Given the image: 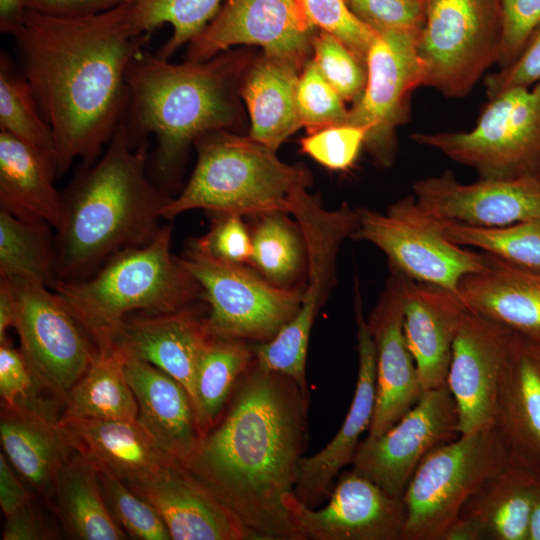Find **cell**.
<instances>
[{
    "instance_id": "1",
    "label": "cell",
    "mask_w": 540,
    "mask_h": 540,
    "mask_svg": "<svg viewBox=\"0 0 540 540\" xmlns=\"http://www.w3.org/2000/svg\"><path fill=\"white\" fill-rule=\"evenodd\" d=\"M12 37L53 132L57 177L76 159L94 163L124 117L127 70L149 40L135 25L131 2L77 18L26 10Z\"/></svg>"
},
{
    "instance_id": "2",
    "label": "cell",
    "mask_w": 540,
    "mask_h": 540,
    "mask_svg": "<svg viewBox=\"0 0 540 540\" xmlns=\"http://www.w3.org/2000/svg\"><path fill=\"white\" fill-rule=\"evenodd\" d=\"M309 396L256 359L185 465L254 535L303 540L288 510L306 434Z\"/></svg>"
},
{
    "instance_id": "3",
    "label": "cell",
    "mask_w": 540,
    "mask_h": 540,
    "mask_svg": "<svg viewBox=\"0 0 540 540\" xmlns=\"http://www.w3.org/2000/svg\"><path fill=\"white\" fill-rule=\"evenodd\" d=\"M147 147L133 143L122 119L100 158L82 164L62 192L57 281L86 279L117 252L157 235L171 197L148 178Z\"/></svg>"
},
{
    "instance_id": "4",
    "label": "cell",
    "mask_w": 540,
    "mask_h": 540,
    "mask_svg": "<svg viewBox=\"0 0 540 540\" xmlns=\"http://www.w3.org/2000/svg\"><path fill=\"white\" fill-rule=\"evenodd\" d=\"M254 58L244 48L182 64L145 50L134 57L126 74L129 97L123 121L135 145L155 136L153 167L161 181L176 175L199 137L244 126L239 89Z\"/></svg>"
},
{
    "instance_id": "5",
    "label": "cell",
    "mask_w": 540,
    "mask_h": 540,
    "mask_svg": "<svg viewBox=\"0 0 540 540\" xmlns=\"http://www.w3.org/2000/svg\"><path fill=\"white\" fill-rule=\"evenodd\" d=\"M171 236V226H161L149 243L117 252L90 277L58 280L51 288L98 351L115 346L132 312H173L201 297L199 284L171 252Z\"/></svg>"
},
{
    "instance_id": "6",
    "label": "cell",
    "mask_w": 540,
    "mask_h": 540,
    "mask_svg": "<svg viewBox=\"0 0 540 540\" xmlns=\"http://www.w3.org/2000/svg\"><path fill=\"white\" fill-rule=\"evenodd\" d=\"M197 161L182 191L170 198L162 218L202 209L209 213L257 216L289 213L291 196L312 183L301 164H287L276 151L250 136L219 130L204 134L193 145Z\"/></svg>"
},
{
    "instance_id": "7",
    "label": "cell",
    "mask_w": 540,
    "mask_h": 540,
    "mask_svg": "<svg viewBox=\"0 0 540 540\" xmlns=\"http://www.w3.org/2000/svg\"><path fill=\"white\" fill-rule=\"evenodd\" d=\"M509 462L496 421L434 448L421 461L403 493V540H442L466 501Z\"/></svg>"
},
{
    "instance_id": "8",
    "label": "cell",
    "mask_w": 540,
    "mask_h": 540,
    "mask_svg": "<svg viewBox=\"0 0 540 540\" xmlns=\"http://www.w3.org/2000/svg\"><path fill=\"white\" fill-rule=\"evenodd\" d=\"M488 100L470 130L416 132L411 139L472 168L479 178L540 177V81Z\"/></svg>"
},
{
    "instance_id": "9",
    "label": "cell",
    "mask_w": 540,
    "mask_h": 540,
    "mask_svg": "<svg viewBox=\"0 0 540 540\" xmlns=\"http://www.w3.org/2000/svg\"><path fill=\"white\" fill-rule=\"evenodd\" d=\"M423 4L417 39L423 86L448 98L465 97L498 62L499 0H423Z\"/></svg>"
},
{
    "instance_id": "10",
    "label": "cell",
    "mask_w": 540,
    "mask_h": 540,
    "mask_svg": "<svg viewBox=\"0 0 540 540\" xmlns=\"http://www.w3.org/2000/svg\"><path fill=\"white\" fill-rule=\"evenodd\" d=\"M180 260L209 305L206 322L211 335L267 342L301 306L303 284L277 286L253 268L210 256L194 239L188 242Z\"/></svg>"
},
{
    "instance_id": "11",
    "label": "cell",
    "mask_w": 540,
    "mask_h": 540,
    "mask_svg": "<svg viewBox=\"0 0 540 540\" xmlns=\"http://www.w3.org/2000/svg\"><path fill=\"white\" fill-rule=\"evenodd\" d=\"M358 221L353 239L367 241L387 257L390 270L416 282L455 293L461 280L481 271L484 252L457 245L443 233V221L425 213L413 194L392 203L384 213L356 208Z\"/></svg>"
},
{
    "instance_id": "12",
    "label": "cell",
    "mask_w": 540,
    "mask_h": 540,
    "mask_svg": "<svg viewBox=\"0 0 540 540\" xmlns=\"http://www.w3.org/2000/svg\"><path fill=\"white\" fill-rule=\"evenodd\" d=\"M6 278L15 296L14 328L21 352L40 386L64 400L99 351L50 287L33 280Z\"/></svg>"
},
{
    "instance_id": "13",
    "label": "cell",
    "mask_w": 540,
    "mask_h": 540,
    "mask_svg": "<svg viewBox=\"0 0 540 540\" xmlns=\"http://www.w3.org/2000/svg\"><path fill=\"white\" fill-rule=\"evenodd\" d=\"M415 32L378 34L367 59L362 96L349 108L346 124L365 130L364 147L373 161L390 167L397 153V129L410 117V100L423 86Z\"/></svg>"
},
{
    "instance_id": "14",
    "label": "cell",
    "mask_w": 540,
    "mask_h": 540,
    "mask_svg": "<svg viewBox=\"0 0 540 540\" xmlns=\"http://www.w3.org/2000/svg\"><path fill=\"white\" fill-rule=\"evenodd\" d=\"M458 426L457 407L447 384L424 391L388 430L360 441L352 470L402 498L424 457L456 439L460 435Z\"/></svg>"
},
{
    "instance_id": "15",
    "label": "cell",
    "mask_w": 540,
    "mask_h": 540,
    "mask_svg": "<svg viewBox=\"0 0 540 540\" xmlns=\"http://www.w3.org/2000/svg\"><path fill=\"white\" fill-rule=\"evenodd\" d=\"M316 29L296 0H225L189 44L187 61H205L235 45H257L263 53L298 67L312 57Z\"/></svg>"
},
{
    "instance_id": "16",
    "label": "cell",
    "mask_w": 540,
    "mask_h": 540,
    "mask_svg": "<svg viewBox=\"0 0 540 540\" xmlns=\"http://www.w3.org/2000/svg\"><path fill=\"white\" fill-rule=\"evenodd\" d=\"M513 331L468 309L454 337L446 384L455 401L459 433L496 421L501 373Z\"/></svg>"
},
{
    "instance_id": "17",
    "label": "cell",
    "mask_w": 540,
    "mask_h": 540,
    "mask_svg": "<svg viewBox=\"0 0 540 540\" xmlns=\"http://www.w3.org/2000/svg\"><path fill=\"white\" fill-rule=\"evenodd\" d=\"M288 510L303 540H403L402 498L353 470L339 478L323 507L309 508L293 494Z\"/></svg>"
},
{
    "instance_id": "18",
    "label": "cell",
    "mask_w": 540,
    "mask_h": 540,
    "mask_svg": "<svg viewBox=\"0 0 540 540\" xmlns=\"http://www.w3.org/2000/svg\"><path fill=\"white\" fill-rule=\"evenodd\" d=\"M412 194L425 213L444 222L491 228L540 218V177L461 183L445 170L415 181Z\"/></svg>"
},
{
    "instance_id": "19",
    "label": "cell",
    "mask_w": 540,
    "mask_h": 540,
    "mask_svg": "<svg viewBox=\"0 0 540 540\" xmlns=\"http://www.w3.org/2000/svg\"><path fill=\"white\" fill-rule=\"evenodd\" d=\"M124 483L154 507L173 540H255L235 514L180 462L172 461Z\"/></svg>"
},
{
    "instance_id": "20",
    "label": "cell",
    "mask_w": 540,
    "mask_h": 540,
    "mask_svg": "<svg viewBox=\"0 0 540 540\" xmlns=\"http://www.w3.org/2000/svg\"><path fill=\"white\" fill-rule=\"evenodd\" d=\"M358 373L352 403L332 440L319 452L302 457L294 495L309 508L328 499L339 471L352 463L360 437L372 422L376 403V352L355 284Z\"/></svg>"
},
{
    "instance_id": "21",
    "label": "cell",
    "mask_w": 540,
    "mask_h": 540,
    "mask_svg": "<svg viewBox=\"0 0 540 540\" xmlns=\"http://www.w3.org/2000/svg\"><path fill=\"white\" fill-rule=\"evenodd\" d=\"M390 273L367 319L376 352V403L368 437L388 430L424 392L403 331L399 277Z\"/></svg>"
},
{
    "instance_id": "22",
    "label": "cell",
    "mask_w": 540,
    "mask_h": 540,
    "mask_svg": "<svg viewBox=\"0 0 540 540\" xmlns=\"http://www.w3.org/2000/svg\"><path fill=\"white\" fill-rule=\"evenodd\" d=\"M395 273L400 284L403 331L420 383L424 391L440 387L446 384L454 337L467 308L451 291Z\"/></svg>"
},
{
    "instance_id": "23",
    "label": "cell",
    "mask_w": 540,
    "mask_h": 540,
    "mask_svg": "<svg viewBox=\"0 0 540 540\" xmlns=\"http://www.w3.org/2000/svg\"><path fill=\"white\" fill-rule=\"evenodd\" d=\"M289 213L297 222L306 246L307 281L301 306L287 323L294 330L310 335L317 313L335 280L336 260L341 243L352 238L357 209L343 203L334 210L325 209L319 198L298 189L289 202Z\"/></svg>"
},
{
    "instance_id": "24",
    "label": "cell",
    "mask_w": 540,
    "mask_h": 540,
    "mask_svg": "<svg viewBox=\"0 0 540 540\" xmlns=\"http://www.w3.org/2000/svg\"><path fill=\"white\" fill-rule=\"evenodd\" d=\"M496 422L510 462L540 473V345L514 331L499 382Z\"/></svg>"
},
{
    "instance_id": "25",
    "label": "cell",
    "mask_w": 540,
    "mask_h": 540,
    "mask_svg": "<svg viewBox=\"0 0 540 540\" xmlns=\"http://www.w3.org/2000/svg\"><path fill=\"white\" fill-rule=\"evenodd\" d=\"M121 350L138 423L165 454L187 465L202 437L188 391L164 371Z\"/></svg>"
},
{
    "instance_id": "26",
    "label": "cell",
    "mask_w": 540,
    "mask_h": 540,
    "mask_svg": "<svg viewBox=\"0 0 540 540\" xmlns=\"http://www.w3.org/2000/svg\"><path fill=\"white\" fill-rule=\"evenodd\" d=\"M210 337L206 316L189 305L168 313L128 316L115 345L176 379L193 402L197 365Z\"/></svg>"
},
{
    "instance_id": "27",
    "label": "cell",
    "mask_w": 540,
    "mask_h": 540,
    "mask_svg": "<svg viewBox=\"0 0 540 540\" xmlns=\"http://www.w3.org/2000/svg\"><path fill=\"white\" fill-rule=\"evenodd\" d=\"M485 253V252H484ZM485 267L458 287L464 306L540 345V273L486 253Z\"/></svg>"
},
{
    "instance_id": "28",
    "label": "cell",
    "mask_w": 540,
    "mask_h": 540,
    "mask_svg": "<svg viewBox=\"0 0 540 540\" xmlns=\"http://www.w3.org/2000/svg\"><path fill=\"white\" fill-rule=\"evenodd\" d=\"M59 424L75 451L124 482L176 461L158 447L137 420L59 418Z\"/></svg>"
},
{
    "instance_id": "29",
    "label": "cell",
    "mask_w": 540,
    "mask_h": 540,
    "mask_svg": "<svg viewBox=\"0 0 540 540\" xmlns=\"http://www.w3.org/2000/svg\"><path fill=\"white\" fill-rule=\"evenodd\" d=\"M302 68L262 53L243 74L240 97L250 118L249 136L277 152L302 127L297 93Z\"/></svg>"
},
{
    "instance_id": "30",
    "label": "cell",
    "mask_w": 540,
    "mask_h": 540,
    "mask_svg": "<svg viewBox=\"0 0 540 540\" xmlns=\"http://www.w3.org/2000/svg\"><path fill=\"white\" fill-rule=\"evenodd\" d=\"M0 438L13 468L34 489L51 497L57 473L74 451L59 418L29 407H4Z\"/></svg>"
},
{
    "instance_id": "31",
    "label": "cell",
    "mask_w": 540,
    "mask_h": 540,
    "mask_svg": "<svg viewBox=\"0 0 540 540\" xmlns=\"http://www.w3.org/2000/svg\"><path fill=\"white\" fill-rule=\"evenodd\" d=\"M55 177L53 161L0 131V209L56 229L62 218L63 197L54 186Z\"/></svg>"
},
{
    "instance_id": "32",
    "label": "cell",
    "mask_w": 540,
    "mask_h": 540,
    "mask_svg": "<svg viewBox=\"0 0 540 540\" xmlns=\"http://www.w3.org/2000/svg\"><path fill=\"white\" fill-rule=\"evenodd\" d=\"M540 473L509 462L466 501L459 517L483 540H528Z\"/></svg>"
},
{
    "instance_id": "33",
    "label": "cell",
    "mask_w": 540,
    "mask_h": 540,
    "mask_svg": "<svg viewBox=\"0 0 540 540\" xmlns=\"http://www.w3.org/2000/svg\"><path fill=\"white\" fill-rule=\"evenodd\" d=\"M52 496L68 534L80 540H122L126 533L112 515L95 464L73 451L59 469Z\"/></svg>"
},
{
    "instance_id": "34",
    "label": "cell",
    "mask_w": 540,
    "mask_h": 540,
    "mask_svg": "<svg viewBox=\"0 0 540 540\" xmlns=\"http://www.w3.org/2000/svg\"><path fill=\"white\" fill-rule=\"evenodd\" d=\"M64 403L60 418L137 420L138 405L126 377L121 348L115 345L99 351Z\"/></svg>"
},
{
    "instance_id": "35",
    "label": "cell",
    "mask_w": 540,
    "mask_h": 540,
    "mask_svg": "<svg viewBox=\"0 0 540 540\" xmlns=\"http://www.w3.org/2000/svg\"><path fill=\"white\" fill-rule=\"evenodd\" d=\"M254 358L245 340L211 335L197 365L193 394L202 436L221 417Z\"/></svg>"
},
{
    "instance_id": "36",
    "label": "cell",
    "mask_w": 540,
    "mask_h": 540,
    "mask_svg": "<svg viewBox=\"0 0 540 540\" xmlns=\"http://www.w3.org/2000/svg\"><path fill=\"white\" fill-rule=\"evenodd\" d=\"M286 212L257 216L250 229L249 264L269 282L281 287L299 285L307 269L306 246L302 232Z\"/></svg>"
},
{
    "instance_id": "37",
    "label": "cell",
    "mask_w": 540,
    "mask_h": 540,
    "mask_svg": "<svg viewBox=\"0 0 540 540\" xmlns=\"http://www.w3.org/2000/svg\"><path fill=\"white\" fill-rule=\"evenodd\" d=\"M49 226L20 219L0 209V276L54 286L56 249Z\"/></svg>"
},
{
    "instance_id": "38",
    "label": "cell",
    "mask_w": 540,
    "mask_h": 540,
    "mask_svg": "<svg viewBox=\"0 0 540 540\" xmlns=\"http://www.w3.org/2000/svg\"><path fill=\"white\" fill-rule=\"evenodd\" d=\"M0 131L30 145L56 166L52 129L24 74L5 51L0 54Z\"/></svg>"
},
{
    "instance_id": "39",
    "label": "cell",
    "mask_w": 540,
    "mask_h": 540,
    "mask_svg": "<svg viewBox=\"0 0 540 540\" xmlns=\"http://www.w3.org/2000/svg\"><path fill=\"white\" fill-rule=\"evenodd\" d=\"M443 233L457 245L479 248L508 264L540 273V218L491 228L443 221Z\"/></svg>"
},
{
    "instance_id": "40",
    "label": "cell",
    "mask_w": 540,
    "mask_h": 540,
    "mask_svg": "<svg viewBox=\"0 0 540 540\" xmlns=\"http://www.w3.org/2000/svg\"><path fill=\"white\" fill-rule=\"evenodd\" d=\"M225 0H130L136 27L142 33L152 32L164 23L172 26L171 37L155 55L169 60L176 51L189 44L213 20Z\"/></svg>"
},
{
    "instance_id": "41",
    "label": "cell",
    "mask_w": 540,
    "mask_h": 540,
    "mask_svg": "<svg viewBox=\"0 0 540 540\" xmlns=\"http://www.w3.org/2000/svg\"><path fill=\"white\" fill-rule=\"evenodd\" d=\"M96 468L105 501L127 534L141 540L171 539L164 521L150 503L110 470Z\"/></svg>"
},
{
    "instance_id": "42",
    "label": "cell",
    "mask_w": 540,
    "mask_h": 540,
    "mask_svg": "<svg viewBox=\"0 0 540 540\" xmlns=\"http://www.w3.org/2000/svg\"><path fill=\"white\" fill-rule=\"evenodd\" d=\"M312 61L345 102L355 103L367 82V67L338 38L318 30L312 39Z\"/></svg>"
},
{
    "instance_id": "43",
    "label": "cell",
    "mask_w": 540,
    "mask_h": 540,
    "mask_svg": "<svg viewBox=\"0 0 540 540\" xmlns=\"http://www.w3.org/2000/svg\"><path fill=\"white\" fill-rule=\"evenodd\" d=\"M297 101L301 125L308 134L347 122L349 109L345 101L321 75L311 58L300 74Z\"/></svg>"
},
{
    "instance_id": "44",
    "label": "cell",
    "mask_w": 540,
    "mask_h": 540,
    "mask_svg": "<svg viewBox=\"0 0 540 540\" xmlns=\"http://www.w3.org/2000/svg\"><path fill=\"white\" fill-rule=\"evenodd\" d=\"M306 20L338 38L361 62L378 34L360 22L344 0H296Z\"/></svg>"
},
{
    "instance_id": "45",
    "label": "cell",
    "mask_w": 540,
    "mask_h": 540,
    "mask_svg": "<svg viewBox=\"0 0 540 540\" xmlns=\"http://www.w3.org/2000/svg\"><path fill=\"white\" fill-rule=\"evenodd\" d=\"M365 130L343 124L330 126L301 139V150L333 171H347L355 164L364 146Z\"/></svg>"
},
{
    "instance_id": "46",
    "label": "cell",
    "mask_w": 540,
    "mask_h": 540,
    "mask_svg": "<svg viewBox=\"0 0 540 540\" xmlns=\"http://www.w3.org/2000/svg\"><path fill=\"white\" fill-rule=\"evenodd\" d=\"M344 1L352 14L377 34L419 33L423 25V0Z\"/></svg>"
},
{
    "instance_id": "47",
    "label": "cell",
    "mask_w": 540,
    "mask_h": 540,
    "mask_svg": "<svg viewBox=\"0 0 540 540\" xmlns=\"http://www.w3.org/2000/svg\"><path fill=\"white\" fill-rule=\"evenodd\" d=\"M208 232L194 239L210 256L227 263L249 264L252 244L250 229L243 216L234 213H210Z\"/></svg>"
},
{
    "instance_id": "48",
    "label": "cell",
    "mask_w": 540,
    "mask_h": 540,
    "mask_svg": "<svg viewBox=\"0 0 540 540\" xmlns=\"http://www.w3.org/2000/svg\"><path fill=\"white\" fill-rule=\"evenodd\" d=\"M501 48L499 69L512 64L540 27V0H499Z\"/></svg>"
},
{
    "instance_id": "49",
    "label": "cell",
    "mask_w": 540,
    "mask_h": 540,
    "mask_svg": "<svg viewBox=\"0 0 540 540\" xmlns=\"http://www.w3.org/2000/svg\"><path fill=\"white\" fill-rule=\"evenodd\" d=\"M36 384L23 353L13 347L8 337L0 341V395L7 408L41 409L33 400ZM40 385V384H39Z\"/></svg>"
},
{
    "instance_id": "50",
    "label": "cell",
    "mask_w": 540,
    "mask_h": 540,
    "mask_svg": "<svg viewBox=\"0 0 540 540\" xmlns=\"http://www.w3.org/2000/svg\"><path fill=\"white\" fill-rule=\"evenodd\" d=\"M538 81H540V27L512 64L484 78L488 99L507 89L531 87Z\"/></svg>"
},
{
    "instance_id": "51",
    "label": "cell",
    "mask_w": 540,
    "mask_h": 540,
    "mask_svg": "<svg viewBox=\"0 0 540 540\" xmlns=\"http://www.w3.org/2000/svg\"><path fill=\"white\" fill-rule=\"evenodd\" d=\"M130 0H28L27 10L60 18L96 15Z\"/></svg>"
},
{
    "instance_id": "52",
    "label": "cell",
    "mask_w": 540,
    "mask_h": 540,
    "mask_svg": "<svg viewBox=\"0 0 540 540\" xmlns=\"http://www.w3.org/2000/svg\"><path fill=\"white\" fill-rule=\"evenodd\" d=\"M2 534L4 540H40L51 538L52 534L32 504L5 517Z\"/></svg>"
},
{
    "instance_id": "53",
    "label": "cell",
    "mask_w": 540,
    "mask_h": 540,
    "mask_svg": "<svg viewBox=\"0 0 540 540\" xmlns=\"http://www.w3.org/2000/svg\"><path fill=\"white\" fill-rule=\"evenodd\" d=\"M31 504L28 490L22 484L3 453L0 454V506L5 517Z\"/></svg>"
},
{
    "instance_id": "54",
    "label": "cell",
    "mask_w": 540,
    "mask_h": 540,
    "mask_svg": "<svg viewBox=\"0 0 540 540\" xmlns=\"http://www.w3.org/2000/svg\"><path fill=\"white\" fill-rule=\"evenodd\" d=\"M16 322V301L12 286L0 276V341L7 337V330Z\"/></svg>"
},
{
    "instance_id": "55",
    "label": "cell",
    "mask_w": 540,
    "mask_h": 540,
    "mask_svg": "<svg viewBox=\"0 0 540 540\" xmlns=\"http://www.w3.org/2000/svg\"><path fill=\"white\" fill-rule=\"evenodd\" d=\"M28 0H0V31L12 36L20 27Z\"/></svg>"
},
{
    "instance_id": "56",
    "label": "cell",
    "mask_w": 540,
    "mask_h": 540,
    "mask_svg": "<svg viewBox=\"0 0 540 540\" xmlns=\"http://www.w3.org/2000/svg\"><path fill=\"white\" fill-rule=\"evenodd\" d=\"M442 540H483L480 531L470 521L457 517L447 528Z\"/></svg>"
},
{
    "instance_id": "57",
    "label": "cell",
    "mask_w": 540,
    "mask_h": 540,
    "mask_svg": "<svg viewBox=\"0 0 540 540\" xmlns=\"http://www.w3.org/2000/svg\"><path fill=\"white\" fill-rule=\"evenodd\" d=\"M528 540H540V481L534 501Z\"/></svg>"
}]
</instances>
